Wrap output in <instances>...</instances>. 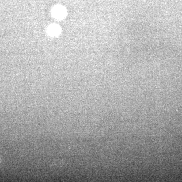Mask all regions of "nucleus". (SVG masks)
I'll return each mask as SVG.
<instances>
[{"mask_svg": "<svg viewBox=\"0 0 182 182\" xmlns=\"http://www.w3.org/2000/svg\"><path fill=\"white\" fill-rule=\"evenodd\" d=\"M60 28L57 25H53L50 27L49 32L52 36H56L60 32Z\"/></svg>", "mask_w": 182, "mask_h": 182, "instance_id": "obj_2", "label": "nucleus"}, {"mask_svg": "<svg viewBox=\"0 0 182 182\" xmlns=\"http://www.w3.org/2000/svg\"><path fill=\"white\" fill-rule=\"evenodd\" d=\"M65 10L63 8L61 7H57L55 8L53 11L54 16L57 18H62L65 16Z\"/></svg>", "mask_w": 182, "mask_h": 182, "instance_id": "obj_1", "label": "nucleus"}]
</instances>
